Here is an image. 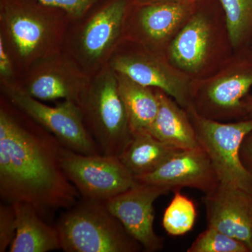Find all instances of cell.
<instances>
[{"label": "cell", "mask_w": 252, "mask_h": 252, "mask_svg": "<svg viewBox=\"0 0 252 252\" xmlns=\"http://www.w3.org/2000/svg\"><path fill=\"white\" fill-rule=\"evenodd\" d=\"M127 0H114L86 23L79 39L84 57L91 63L105 57L117 42L125 21Z\"/></svg>", "instance_id": "16"}, {"label": "cell", "mask_w": 252, "mask_h": 252, "mask_svg": "<svg viewBox=\"0 0 252 252\" xmlns=\"http://www.w3.org/2000/svg\"><path fill=\"white\" fill-rule=\"evenodd\" d=\"M196 3L158 1L139 5L137 26L147 44L166 46L195 11Z\"/></svg>", "instance_id": "14"}, {"label": "cell", "mask_w": 252, "mask_h": 252, "mask_svg": "<svg viewBox=\"0 0 252 252\" xmlns=\"http://www.w3.org/2000/svg\"><path fill=\"white\" fill-rule=\"evenodd\" d=\"M66 252H137L142 250L104 202L81 198L56 225Z\"/></svg>", "instance_id": "2"}, {"label": "cell", "mask_w": 252, "mask_h": 252, "mask_svg": "<svg viewBox=\"0 0 252 252\" xmlns=\"http://www.w3.org/2000/svg\"><path fill=\"white\" fill-rule=\"evenodd\" d=\"M48 7L59 8L72 17L85 14L98 0H36Z\"/></svg>", "instance_id": "25"}, {"label": "cell", "mask_w": 252, "mask_h": 252, "mask_svg": "<svg viewBox=\"0 0 252 252\" xmlns=\"http://www.w3.org/2000/svg\"><path fill=\"white\" fill-rule=\"evenodd\" d=\"M63 170L81 198L104 202L128 190L135 177L118 157L82 154L67 147L61 154Z\"/></svg>", "instance_id": "7"}, {"label": "cell", "mask_w": 252, "mask_h": 252, "mask_svg": "<svg viewBox=\"0 0 252 252\" xmlns=\"http://www.w3.org/2000/svg\"><path fill=\"white\" fill-rule=\"evenodd\" d=\"M244 112L245 118H252V94H248L243 101Z\"/></svg>", "instance_id": "28"}, {"label": "cell", "mask_w": 252, "mask_h": 252, "mask_svg": "<svg viewBox=\"0 0 252 252\" xmlns=\"http://www.w3.org/2000/svg\"><path fill=\"white\" fill-rule=\"evenodd\" d=\"M230 45L243 46L252 34V0H220Z\"/></svg>", "instance_id": "21"}, {"label": "cell", "mask_w": 252, "mask_h": 252, "mask_svg": "<svg viewBox=\"0 0 252 252\" xmlns=\"http://www.w3.org/2000/svg\"><path fill=\"white\" fill-rule=\"evenodd\" d=\"M135 180L162 187L170 191L186 187L197 189L205 195L220 184L210 158L200 145L180 151L156 171Z\"/></svg>", "instance_id": "12"}, {"label": "cell", "mask_w": 252, "mask_h": 252, "mask_svg": "<svg viewBox=\"0 0 252 252\" xmlns=\"http://www.w3.org/2000/svg\"><path fill=\"white\" fill-rule=\"evenodd\" d=\"M116 74L119 94L125 107L131 133L147 130L158 110V99L155 90L141 85L124 74Z\"/></svg>", "instance_id": "20"}, {"label": "cell", "mask_w": 252, "mask_h": 252, "mask_svg": "<svg viewBox=\"0 0 252 252\" xmlns=\"http://www.w3.org/2000/svg\"><path fill=\"white\" fill-rule=\"evenodd\" d=\"M1 20L16 54L24 61L42 55L54 37V22L31 5L6 1L1 6Z\"/></svg>", "instance_id": "13"}, {"label": "cell", "mask_w": 252, "mask_h": 252, "mask_svg": "<svg viewBox=\"0 0 252 252\" xmlns=\"http://www.w3.org/2000/svg\"><path fill=\"white\" fill-rule=\"evenodd\" d=\"M89 83L67 63L44 64L28 81L23 90L40 101H72L79 105Z\"/></svg>", "instance_id": "15"}, {"label": "cell", "mask_w": 252, "mask_h": 252, "mask_svg": "<svg viewBox=\"0 0 252 252\" xmlns=\"http://www.w3.org/2000/svg\"><path fill=\"white\" fill-rule=\"evenodd\" d=\"M3 89L10 103L51 132L67 149L87 155L102 154L75 102L64 100L51 107L9 82L4 83Z\"/></svg>", "instance_id": "6"}, {"label": "cell", "mask_w": 252, "mask_h": 252, "mask_svg": "<svg viewBox=\"0 0 252 252\" xmlns=\"http://www.w3.org/2000/svg\"><path fill=\"white\" fill-rule=\"evenodd\" d=\"M199 0H134L136 4L143 5L158 1H177V2L196 3Z\"/></svg>", "instance_id": "29"}, {"label": "cell", "mask_w": 252, "mask_h": 252, "mask_svg": "<svg viewBox=\"0 0 252 252\" xmlns=\"http://www.w3.org/2000/svg\"><path fill=\"white\" fill-rule=\"evenodd\" d=\"M196 217V207L193 200L177 190L164 212L162 226L167 234L180 236L191 230Z\"/></svg>", "instance_id": "22"}, {"label": "cell", "mask_w": 252, "mask_h": 252, "mask_svg": "<svg viewBox=\"0 0 252 252\" xmlns=\"http://www.w3.org/2000/svg\"><path fill=\"white\" fill-rule=\"evenodd\" d=\"M219 30L210 15L195 10L169 44L167 61L192 80L201 79L217 56Z\"/></svg>", "instance_id": "8"}, {"label": "cell", "mask_w": 252, "mask_h": 252, "mask_svg": "<svg viewBox=\"0 0 252 252\" xmlns=\"http://www.w3.org/2000/svg\"><path fill=\"white\" fill-rule=\"evenodd\" d=\"M0 74L4 79L11 78L13 74L12 63L5 46L3 36H0Z\"/></svg>", "instance_id": "26"}, {"label": "cell", "mask_w": 252, "mask_h": 252, "mask_svg": "<svg viewBox=\"0 0 252 252\" xmlns=\"http://www.w3.org/2000/svg\"><path fill=\"white\" fill-rule=\"evenodd\" d=\"M111 68L141 85L160 89L185 109L190 105L192 79L166 60L148 52L117 55Z\"/></svg>", "instance_id": "10"}, {"label": "cell", "mask_w": 252, "mask_h": 252, "mask_svg": "<svg viewBox=\"0 0 252 252\" xmlns=\"http://www.w3.org/2000/svg\"><path fill=\"white\" fill-rule=\"evenodd\" d=\"M186 109L199 145L210 158L220 183L252 194V173L244 166L240 153L244 138L252 132V118L220 122L202 117L191 106Z\"/></svg>", "instance_id": "5"}, {"label": "cell", "mask_w": 252, "mask_h": 252, "mask_svg": "<svg viewBox=\"0 0 252 252\" xmlns=\"http://www.w3.org/2000/svg\"><path fill=\"white\" fill-rule=\"evenodd\" d=\"M79 106L101 153L119 157L132 133L119 94L117 74L112 68L101 72L89 84Z\"/></svg>", "instance_id": "4"}, {"label": "cell", "mask_w": 252, "mask_h": 252, "mask_svg": "<svg viewBox=\"0 0 252 252\" xmlns=\"http://www.w3.org/2000/svg\"><path fill=\"white\" fill-rule=\"evenodd\" d=\"M240 153L244 166L252 173V132L248 134L244 138Z\"/></svg>", "instance_id": "27"}, {"label": "cell", "mask_w": 252, "mask_h": 252, "mask_svg": "<svg viewBox=\"0 0 252 252\" xmlns=\"http://www.w3.org/2000/svg\"><path fill=\"white\" fill-rule=\"evenodd\" d=\"M155 91L158 99V110L147 132L179 150L198 147L196 134L187 109L163 91L157 89Z\"/></svg>", "instance_id": "17"}, {"label": "cell", "mask_w": 252, "mask_h": 252, "mask_svg": "<svg viewBox=\"0 0 252 252\" xmlns=\"http://www.w3.org/2000/svg\"><path fill=\"white\" fill-rule=\"evenodd\" d=\"M62 143L28 117L0 109V196L4 203L32 205L44 220L77 203L80 194L61 162Z\"/></svg>", "instance_id": "1"}, {"label": "cell", "mask_w": 252, "mask_h": 252, "mask_svg": "<svg viewBox=\"0 0 252 252\" xmlns=\"http://www.w3.org/2000/svg\"><path fill=\"white\" fill-rule=\"evenodd\" d=\"M169 192L163 187L135 180L128 190L104 203L142 249L146 252H157L163 248V239L154 230V203Z\"/></svg>", "instance_id": "9"}, {"label": "cell", "mask_w": 252, "mask_h": 252, "mask_svg": "<svg viewBox=\"0 0 252 252\" xmlns=\"http://www.w3.org/2000/svg\"><path fill=\"white\" fill-rule=\"evenodd\" d=\"M17 229L16 210L14 205H0V252H6L14 241Z\"/></svg>", "instance_id": "24"}, {"label": "cell", "mask_w": 252, "mask_h": 252, "mask_svg": "<svg viewBox=\"0 0 252 252\" xmlns=\"http://www.w3.org/2000/svg\"><path fill=\"white\" fill-rule=\"evenodd\" d=\"M16 210L17 229L10 252H47L62 250L56 226L46 223L32 205L13 204Z\"/></svg>", "instance_id": "18"}, {"label": "cell", "mask_w": 252, "mask_h": 252, "mask_svg": "<svg viewBox=\"0 0 252 252\" xmlns=\"http://www.w3.org/2000/svg\"><path fill=\"white\" fill-rule=\"evenodd\" d=\"M187 252H250V250L242 242L216 228L207 226Z\"/></svg>", "instance_id": "23"}, {"label": "cell", "mask_w": 252, "mask_h": 252, "mask_svg": "<svg viewBox=\"0 0 252 252\" xmlns=\"http://www.w3.org/2000/svg\"><path fill=\"white\" fill-rule=\"evenodd\" d=\"M203 200L207 226L242 242L252 252V194L220 182Z\"/></svg>", "instance_id": "11"}, {"label": "cell", "mask_w": 252, "mask_h": 252, "mask_svg": "<svg viewBox=\"0 0 252 252\" xmlns=\"http://www.w3.org/2000/svg\"><path fill=\"white\" fill-rule=\"evenodd\" d=\"M252 87V55L245 52L227 60L211 75L192 80L190 106L212 120H242L246 119L243 101Z\"/></svg>", "instance_id": "3"}, {"label": "cell", "mask_w": 252, "mask_h": 252, "mask_svg": "<svg viewBox=\"0 0 252 252\" xmlns=\"http://www.w3.org/2000/svg\"><path fill=\"white\" fill-rule=\"evenodd\" d=\"M180 151L157 140L147 130H142L132 133L119 158L135 179L156 171Z\"/></svg>", "instance_id": "19"}]
</instances>
